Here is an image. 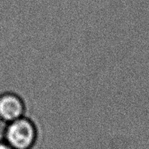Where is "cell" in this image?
<instances>
[{"label":"cell","mask_w":149,"mask_h":149,"mask_svg":"<svg viewBox=\"0 0 149 149\" xmlns=\"http://www.w3.org/2000/svg\"><path fill=\"white\" fill-rule=\"evenodd\" d=\"M39 134L36 121L25 116L5 124L3 139L14 149H34Z\"/></svg>","instance_id":"1"},{"label":"cell","mask_w":149,"mask_h":149,"mask_svg":"<svg viewBox=\"0 0 149 149\" xmlns=\"http://www.w3.org/2000/svg\"><path fill=\"white\" fill-rule=\"evenodd\" d=\"M26 103L17 93L7 91L0 95V121L5 124L26 116Z\"/></svg>","instance_id":"2"},{"label":"cell","mask_w":149,"mask_h":149,"mask_svg":"<svg viewBox=\"0 0 149 149\" xmlns=\"http://www.w3.org/2000/svg\"><path fill=\"white\" fill-rule=\"evenodd\" d=\"M0 149H14L12 147H10L7 143L4 141L3 139H0Z\"/></svg>","instance_id":"3"}]
</instances>
